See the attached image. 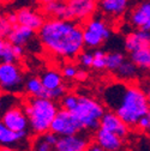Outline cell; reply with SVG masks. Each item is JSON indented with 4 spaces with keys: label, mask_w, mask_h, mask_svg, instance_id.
I'll return each mask as SVG.
<instances>
[{
    "label": "cell",
    "mask_w": 150,
    "mask_h": 151,
    "mask_svg": "<svg viewBox=\"0 0 150 151\" xmlns=\"http://www.w3.org/2000/svg\"><path fill=\"white\" fill-rule=\"evenodd\" d=\"M28 137V131H13L6 127L4 124L0 125V143L4 147H10L11 145L19 143Z\"/></svg>",
    "instance_id": "ffe728a7"
},
{
    "label": "cell",
    "mask_w": 150,
    "mask_h": 151,
    "mask_svg": "<svg viewBox=\"0 0 150 151\" xmlns=\"http://www.w3.org/2000/svg\"><path fill=\"white\" fill-rule=\"evenodd\" d=\"M24 90L30 96L47 99L48 89L42 84V81L40 77H30L29 79H27L25 85H24Z\"/></svg>",
    "instance_id": "7402d4cb"
},
{
    "label": "cell",
    "mask_w": 150,
    "mask_h": 151,
    "mask_svg": "<svg viewBox=\"0 0 150 151\" xmlns=\"http://www.w3.org/2000/svg\"><path fill=\"white\" fill-rule=\"evenodd\" d=\"M128 3L130 0H100L99 6L106 16L110 18H119L126 12Z\"/></svg>",
    "instance_id": "e0dca14e"
},
{
    "label": "cell",
    "mask_w": 150,
    "mask_h": 151,
    "mask_svg": "<svg viewBox=\"0 0 150 151\" xmlns=\"http://www.w3.org/2000/svg\"><path fill=\"white\" fill-rule=\"evenodd\" d=\"M125 60H126L125 55L121 53H118V52L109 53V54H107V67H106V70L114 73Z\"/></svg>",
    "instance_id": "484cf974"
},
{
    "label": "cell",
    "mask_w": 150,
    "mask_h": 151,
    "mask_svg": "<svg viewBox=\"0 0 150 151\" xmlns=\"http://www.w3.org/2000/svg\"><path fill=\"white\" fill-rule=\"evenodd\" d=\"M12 24L7 21V18L5 14L1 16L0 18V36H1V39H6L7 35L10 34L11 29H12Z\"/></svg>",
    "instance_id": "4dcf8cb0"
},
{
    "label": "cell",
    "mask_w": 150,
    "mask_h": 151,
    "mask_svg": "<svg viewBox=\"0 0 150 151\" xmlns=\"http://www.w3.org/2000/svg\"><path fill=\"white\" fill-rule=\"evenodd\" d=\"M0 58H1V63H17L19 60L14 53L13 43L6 39H1L0 42Z\"/></svg>",
    "instance_id": "d4e9b609"
},
{
    "label": "cell",
    "mask_w": 150,
    "mask_h": 151,
    "mask_svg": "<svg viewBox=\"0 0 150 151\" xmlns=\"http://www.w3.org/2000/svg\"><path fill=\"white\" fill-rule=\"evenodd\" d=\"M105 111L103 103L88 96H79L77 107L72 110L82 124L84 131H96L100 127Z\"/></svg>",
    "instance_id": "277c9868"
},
{
    "label": "cell",
    "mask_w": 150,
    "mask_h": 151,
    "mask_svg": "<svg viewBox=\"0 0 150 151\" xmlns=\"http://www.w3.org/2000/svg\"><path fill=\"white\" fill-rule=\"evenodd\" d=\"M6 18H7V21L12 24V25H16V24H18V16H17V11L16 12H7L6 14Z\"/></svg>",
    "instance_id": "836d02e7"
},
{
    "label": "cell",
    "mask_w": 150,
    "mask_h": 151,
    "mask_svg": "<svg viewBox=\"0 0 150 151\" xmlns=\"http://www.w3.org/2000/svg\"><path fill=\"white\" fill-rule=\"evenodd\" d=\"M23 108L28 115L29 126L34 134H42L50 131L52 122L59 110L53 100L35 96H30Z\"/></svg>",
    "instance_id": "3957f363"
},
{
    "label": "cell",
    "mask_w": 150,
    "mask_h": 151,
    "mask_svg": "<svg viewBox=\"0 0 150 151\" xmlns=\"http://www.w3.org/2000/svg\"><path fill=\"white\" fill-rule=\"evenodd\" d=\"M94 140L103 150H107V151L120 150L124 146V139L120 136L101 126L96 129L95 136H94Z\"/></svg>",
    "instance_id": "8fae6325"
},
{
    "label": "cell",
    "mask_w": 150,
    "mask_h": 151,
    "mask_svg": "<svg viewBox=\"0 0 150 151\" xmlns=\"http://www.w3.org/2000/svg\"><path fill=\"white\" fill-rule=\"evenodd\" d=\"M52 1H66V0H37V3L40 5H43V4H47V3H52Z\"/></svg>",
    "instance_id": "74e56055"
},
{
    "label": "cell",
    "mask_w": 150,
    "mask_h": 151,
    "mask_svg": "<svg viewBox=\"0 0 150 151\" xmlns=\"http://www.w3.org/2000/svg\"><path fill=\"white\" fill-rule=\"evenodd\" d=\"M84 43L89 48H97L110 36V29L101 18L91 17L83 25Z\"/></svg>",
    "instance_id": "8992f818"
},
{
    "label": "cell",
    "mask_w": 150,
    "mask_h": 151,
    "mask_svg": "<svg viewBox=\"0 0 150 151\" xmlns=\"http://www.w3.org/2000/svg\"><path fill=\"white\" fill-rule=\"evenodd\" d=\"M37 35L47 53L69 61L77 59L85 46L83 27L73 19L47 18Z\"/></svg>",
    "instance_id": "6da1fadb"
},
{
    "label": "cell",
    "mask_w": 150,
    "mask_h": 151,
    "mask_svg": "<svg viewBox=\"0 0 150 151\" xmlns=\"http://www.w3.org/2000/svg\"><path fill=\"white\" fill-rule=\"evenodd\" d=\"M35 30L29 28V27H25V25H22V24H16L12 27L10 34L7 35L6 39L13 43V45H18V46H27L30 43V41H32L34 36H35Z\"/></svg>",
    "instance_id": "2e32d148"
},
{
    "label": "cell",
    "mask_w": 150,
    "mask_h": 151,
    "mask_svg": "<svg viewBox=\"0 0 150 151\" xmlns=\"http://www.w3.org/2000/svg\"><path fill=\"white\" fill-rule=\"evenodd\" d=\"M148 116H149V125H148V127H146V129H145V132H144V133H146V136L150 138V111H149Z\"/></svg>",
    "instance_id": "f35d334b"
},
{
    "label": "cell",
    "mask_w": 150,
    "mask_h": 151,
    "mask_svg": "<svg viewBox=\"0 0 150 151\" xmlns=\"http://www.w3.org/2000/svg\"><path fill=\"white\" fill-rule=\"evenodd\" d=\"M88 79V73L84 71V70H78L77 72V76H76V81L78 82H84Z\"/></svg>",
    "instance_id": "e575fe53"
},
{
    "label": "cell",
    "mask_w": 150,
    "mask_h": 151,
    "mask_svg": "<svg viewBox=\"0 0 150 151\" xmlns=\"http://www.w3.org/2000/svg\"><path fill=\"white\" fill-rule=\"evenodd\" d=\"M0 85L1 90L7 93H16L24 89V74L17 63H1Z\"/></svg>",
    "instance_id": "5b68a950"
},
{
    "label": "cell",
    "mask_w": 150,
    "mask_h": 151,
    "mask_svg": "<svg viewBox=\"0 0 150 151\" xmlns=\"http://www.w3.org/2000/svg\"><path fill=\"white\" fill-rule=\"evenodd\" d=\"M148 125H149V116H148V115H145V116H143V118L138 121L136 129H137V131H139V132H145V129H146Z\"/></svg>",
    "instance_id": "d6a6232c"
},
{
    "label": "cell",
    "mask_w": 150,
    "mask_h": 151,
    "mask_svg": "<svg viewBox=\"0 0 150 151\" xmlns=\"http://www.w3.org/2000/svg\"><path fill=\"white\" fill-rule=\"evenodd\" d=\"M66 88L65 85H60L55 89H48L47 92V99H50L53 101H57V100H61L65 95H66Z\"/></svg>",
    "instance_id": "f1b7e54d"
},
{
    "label": "cell",
    "mask_w": 150,
    "mask_h": 151,
    "mask_svg": "<svg viewBox=\"0 0 150 151\" xmlns=\"http://www.w3.org/2000/svg\"><path fill=\"white\" fill-rule=\"evenodd\" d=\"M138 66L132 61V60H125L119 68L114 72L117 79L119 81H125V82H132L136 79L137 73H138Z\"/></svg>",
    "instance_id": "44dd1931"
},
{
    "label": "cell",
    "mask_w": 150,
    "mask_h": 151,
    "mask_svg": "<svg viewBox=\"0 0 150 151\" xmlns=\"http://www.w3.org/2000/svg\"><path fill=\"white\" fill-rule=\"evenodd\" d=\"M41 12L47 18L69 19V10L66 1H52L41 5Z\"/></svg>",
    "instance_id": "d6986e66"
},
{
    "label": "cell",
    "mask_w": 150,
    "mask_h": 151,
    "mask_svg": "<svg viewBox=\"0 0 150 151\" xmlns=\"http://www.w3.org/2000/svg\"><path fill=\"white\" fill-rule=\"evenodd\" d=\"M107 67V54L100 49L94 52V63H92V68L97 71L106 70Z\"/></svg>",
    "instance_id": "4316f807"
},
{
    "label": "cell",
    "mask_w": 150,
    "mask_h": 151,
    "mask_svg": "<svg viewBox=\"0 0 150 151\" xmlns=\"http://www.w3.org/2000/svg\"><path fill=\"white\" fill-rule=\"evenodd\" d=\"M58 140L59 136L52 131H48L42 134H35L31 142V149L37 151H52L55 150Z\"/></svg>",
    "instance_id": "ac0fdd59"
},
{
    "label": "cell",
    "mask_w": 150,
    "mask_h": 151,
    "mask_svg": "<svg viewBox=\"0 0 150 151\" xmlns=\"http://www.w3.org/2000/svg\"><path fill=\"white\" fill-rule=\"evenodd\" d=\"M40 78L42 81V84L47 89H55V88L63 85L64 76H63V73H60L57 70H47L40 76Z\"/></svg>",
    "instance_id": "cb8c5ba5"
},
{
    "label": "cell",
    "mask_w": 150,
    "mask_h": 151,
    "mask_svg": "<svg viewBox=\"0 0 150 151\" xmlns=\"http://www.w3.org/2000/svg\"><path fill=\"white\" fill-rule=\"evenodd\" d=\"M77 72H78V68L74 66V65H66L63 68V72L61 73L64 76V78H66V79H76Z\"/></svg>",
    "instance_id": "1f68e13d"
},
{
    "label": "cell",
    "mask_w": 150,
    "mask_h": 151,
    "mask_svg": "<svg viewBox=\"0 0 150 151\" xmlns=\"http://www.w3.org/2000/svg\"><path fill=\"white\" fill-rule=\"evenodd\" d=\"M69 19L76 22H87L94 16L97 9V0H66Z\"/></svg>",
    "instance_id": "ba28073f"
},
{
    "label": "cell",
    "mask_w": 150,
    "mask_h": 151,
    "mask_svg": "<svg viewBox=\"0 0 150 151\" xmlns=\"http://www.w3.org/2000/svg\"><path fill=\"white\" fill-rule=\"evenodd\" d=\"M1 124L13 131H28V128L30 127L27 113L24 108L21 107L7 108L3 113Z\"/></svg>",
    "instance_id": "9c48e42d"
},
{
    "label": "cell",
    "mask_w": 150,
    "mask_h": 151,
    "mask_svg": "<svg viewBox=\"0 0 150 151\" xmlns=\"http://www.w3.org/2000/svg\"><path fill=\"white\" fill-rule=\"evenodd\" d=\"M1 1H3V4H10V3L16 1V0H1Z\"/></svg>",
    "instance_id": "60d3db41"
},
{
    "label": "cell",
    "mask_w": 150,
    "mask_h": 151,
    "mask_svg": "<svg viewBox=\"0 0 150 151\" xmlns=\"http://www.w3.org/2000/svg\"><path fill=\"white\" fill-rule=\"evenodd\" d=\"M101 127H105L112 132H114L118 136H120L123 139H125L128 136V132H130V126L117 114L113 110H107L105 111V114L101 119Z\"/></svg>",
    "instance_id": "7c38bea8"
},
{
    "label": "cell",
    "mask_w": 150,
    "mask_h": 151,
    "mask_svg": "<svg viewBox=\"0 0 150 151\" xmlns=\"http://www.w3.org/2000/svg\"><path fill=\"white\" fill-rule=\"evenodd\" d=\"M91 140L88 136L76 133L70 136H61L55 146L57 151H84L89 149Z\"/></svg>",
    "instance_id": "30bf717a"
},
{
    "label": "cell",
    "mask_w": 150,
    "mask_h": 151,
    "mask_svg": "<svg viewBox=\"0 0 150 151\" xmlns=\"http://www.w3.org/2000/svg\"><path fill=\"white\" fill-rule=\"evenodd\" d=\"M18 23L39 31L46 22V16L42 12L35 11L30 7H22L17 11Z\"/></svg>",
    "instance_id": "5bb4252c"
},
{
    "label": "cell",
    "mask_w": 150,
    "mask_h": 151,
    "mask_svg": "<svg viewBox=\"0 0 150 151\" xmlns=\"http://www.w3.org/2000/svg\"><path fill=\"white\" fill-rule=\"evenodd\" d=\"M102 103L117 113L130 128H136L138 121L150 111L146 91L136 83L119 79L105 86Z\"/></svg>",
    "instance_id": "7a4b0ae2"
},
{
    "label": "cell",
    "mask_w": 150,
    "mask_h": 151,
    "mask_svg": "<svg viewBox=\"0 0 150 151\" xmlns=\"http://www.w3.org/2000/svg\"><path fill=\"white\" fill-rule=\"evenodd\" d=\"M13 49H14L16 55L21 59L23 56V53H24V47L23 46H18V45H13Z\"/></svg>",
    "instance_id": "d590c367"
},
{
    "label": "cell",
    "mask_w": 150,
    "mask_h": 151,
    "mask_svg": "<svg viewBox=\"0 0 150 151\" xmlns=\"http://www.w3.org/2000/svg\"><path fill=\"white\" fill-rule=\"evenodd\" d=\"M150 46V30L137 29L125 36V49L128 53Z\"/></svg>",
    "instance_id": "9a60e30c"
},
{
    "label": "cell",
    "mask_w": 150,
    "mask_h": 151,
    "mask_svg": "<svg viewBox=\"0 0 150 151\" xmlns=\"http://www.w3.org/2000/svg\"><path fill=\"white\" fill-rule=\"evenodd\" d=\"M130 59L138 66L139 70L150 71V46L130 53Z\"/></svg>",
    "instance_id": "603a6c76"
},
{
    "label": "cell",
    "mask_w": 150,
    "mask_h": 151,
    "mask_svg": "<svg viewBox=\"0 0 150 151\" xmlns=\"http://www.w3.org/2000/svg\"><path fill=\"white\" fill-rule=\"evenodd\" d=\"M146 95H148V100H149V106H150V84L146 89Z\"/></svg>",
    "instance_id": "ab89813d"
},
{
    "label": "cell",
    "mask_w": 150,
    "mask_h": 151,
    "mask_svg": "<svg viewBox=\"0 0 150 151\" xmlns=\"http://www.w3.org/2000/svg\"><path fill=\"white\" fill-rule=\"evenodd\" d=\"M83 129L84 128L79 122V120L77 119V116L72 111L65 108H61L58 110L50 126V131L54 132L55 134H58L59 137L76 134L82 132Z\"/></svg>",
    "instance_id": "52a82bcc"
},
{
    "label": "cell",
    "mask_w": 150,
    "mask_h": 151,
    "mask_svg": "<svg viewBox=\"0 0 150 151\" xmlns=\"http://www.w3.org/2000/svg\"><path fill=\"white\" fill-rule=\"evenodd\" d=\"M130 23L137 29L150 30V0L139 3L130 13Z\"/></svg>",
    "instance_id": "4fadbf2b"
},
{
    "label": "cell",
    "mask_w": 150,
    "mask_h": 151,
    "mask_svg": "<svg viewBox=\"0 0 150 151\" xmlns=\"http://www.w3.org/2000/svg\"><path fill=\"white\" fill-rule=\"evenodd\" d=\"M79 96L76 93H66V95L61 99V108H65L70 111H72L78 104Z\"/></svg>",
    "instance_id": "83f0119b"
},
{
    "label": "cell",
    "mask_w": 150,
    "mask_h": 151,
    "mask_svg": "<svg viewBox=\"0 0 150 151\" xmlns=\"http://www.w3.org/2000/svg\"><path fill=\"white\" fill-rule=\"evenodd\" d=\"M78 61L82 67H92L94 63V53L90 52H82L78 55Z\"/></svg>",
    "instance_id": "f546056e"
},
{
    "label": "cell",
    "mask_w": 150,
    "mask_h": 151,
    "mask_svg": "<svg viewBox=\"0 0 150 151\" xmlns=\"http://www.w3.org/2000/svg\"><path fill=\"white\" fill-rule=\"evenodd\" d=\"M88 150H91V151H101V150H103L95 140H94V142H91V144L89 145V149Z\"/></svg>",
    "instance_id": "8d00e7d4"
}]
</instances>
